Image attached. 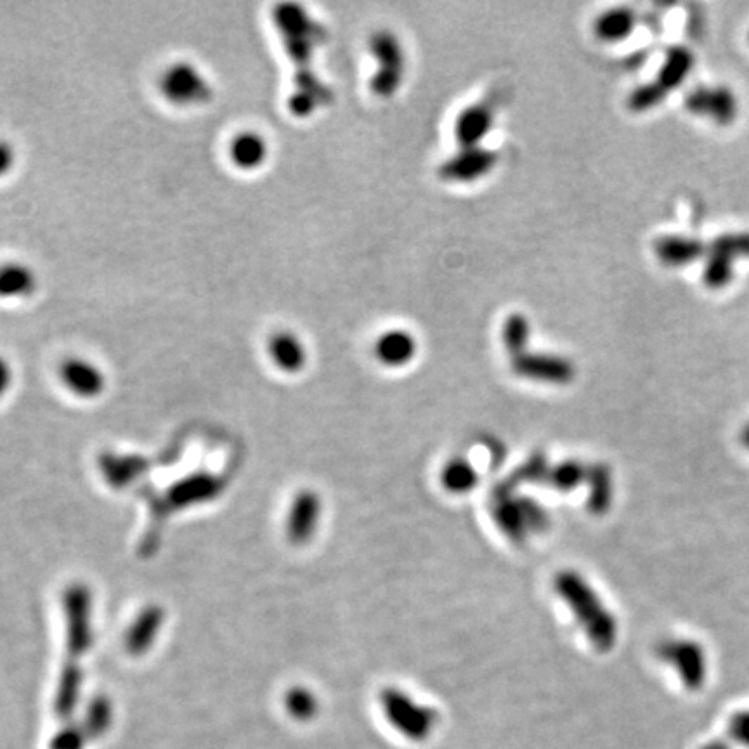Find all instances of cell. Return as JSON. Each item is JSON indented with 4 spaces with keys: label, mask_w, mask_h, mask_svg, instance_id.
Masks as SVG:
<instances>
[{
    "label": "cell",
    "mask_w": 749,
    "mask_h": 749,
    "mask_svg": "<svg viewBox=\"0 0 749 749\" xmlns=\"http://www.w3.org/2000/svg\"><path fill=\"white\" fill-rule=\"evenodd\" d=\"M500 162V155L495 150L484 146L460 148L453 157L439 167V176L446 183L472 184L489 176Z\"/></svg>",
    "instance_id": "30bf717a"
},
{
    "label": "cell",
    "mask_w": 749,
    "mask_h": 749,
    "mask_svg": "<svg viewBox=\"0 0 749 749\" xmlns=\"http://www.w3.org/2000/svg\"><path fill=\"white\" fill-rule=\"evenodd\" d=\"M510 366L517 377L538 384L567 385L576 377L573 361L552 352H522L510 358Z\"/></svg>",
    "instance_id": "ba28073f"
},
{
    "label": "cell",
    "mask_w": 749,
    "mask_h": 749,
    "mask_svg": "<svg viewBox=\"0 0 749 749\" xmlns=\"http://www.w3.org/2000/svg\"><path fill=\"white\" fill-rule=\"evenodd\" d=\"M704 257V285L711 290L727 287L736 274L734 264L741 259H749V231L717 236L706 248Z\"/></svg>",
    "instance_id": "8992f818"
},
{
    "label": "cell",
    "mask_w": 749,
    "mask_h": 749,
    "mask_svg": "<svg viewBox=\"0 0 749 749\" xmlns=\"http://www.w3.org/2000/svg\"><path fill=\"white\" fill-rule=\"evenodd\" d=\"M685 108L718 125H730L739 115V101L725 85H699L685 96Z\"/></svg>",
    "instance_id": "9c48e42d"
},
{
    "label": "cell",
    "mask_w": 749,
    "mask_h": 749,
    "mask_svg": "<svg viewBox=\"0 0 749 749\" xmlns=\"http://www.w3.org/2000/svg\"><path fill=\"white\" fill-rule=\"evenodd\" d=\"M39 274L27 262L0 264V299L27 300L39 290Z\"/></svg>",
    "instance_id": "ac0fdd59"
},
{
    "label": "cell",
    "mask_w": 749,
    "mask_h": 749,
    "mask_svg": "<svg viewBox=\"0 0 749 749\" xmlns=\"http://www.w3.org/2000/svg\"><path fill=\"white\" fill-rule=\"evenodd\" d=\"M18 163V153L13 143L0 139V179L9 176Z\"/></svg>",
    "instance_id": "f1b7e54d"
},
{
    "label": "cell",
    "mask_w": 749,
    "mask_h": 749,
    "mask_svg": "<svg viewBox=\"0 0 749 749\" xmlns=\"http://www.w3.org/2000/svg\"><path fill=\"white\" fill-rule=\"evenodd\" d=\"M82 744H84L82 734L75 732V730H66L54 739L51 749H82Z\"/></svg>",
    "instance_id": "f546056e"
},
{
    "label": "cell",
    "mask_w": 749,
    "mask_h": 749,
    "mask_svg": "<svg viewBox=\"0 0 749 749\" xmlns=\"http://www.w3.org/2000/svg\"><path fill=\"white\" fill-rule=\"evenodd\" d=\"M741 443L749 451V424L744 425V429L741 430Z\"/></svg>",
    "instance_id": "1f68e13d"
},
{
    "label": "cell",
    "mask_w": 749,
    "mask_h": 749,
    "mask_svg": "<svg viewBox=\"0 0 749 749\" xmlns=\"http://www.w3.org/2000/svg\"><path fill=\"white\" fill-rule=\"evenodd\" d=\"M323 103L325 101L320 96H316L314 92L299 89V91L294 92L290 96V99H288V108H290V113H294L297 117L307 118L311 117L316 108L323 105Z\"/></svg>",
    "instance_id": "484cf974"
},
{
    "label": "cell",
    "mask_w": 749,
    "mask_h": 749,
    "mask_svg": "<svg viewBox=\"0 0 749 749\" xmlns=\"http://www.w3.org/2000/svg\"><path fill=\"white\" fill-rule=\"evenodd\" d=\"M656 656L677 671L689 691H699L708 677V659L703 645L692 639H666L656 645Z\"/></svg>",
    "instance_id": "52a82bcc"
},
{
    "label": "cell",
    "mask_w": 749,
    "mask_h": 749,
    "mask_svg": "<svg viewBox=\"0 0 749 749\" xmlns=\"http://www.w3.org/2000/svg\"><path fill=\"white\" fill-rule=\"evenodd\" d=\"M382 704L391 722L413 736L424 734L434 722L432 710L415 703L410 696L398 689H385L382 692Z\"/></svg>",
    "instance_id": "8fae6325"
},
{
    "label": "cell",
    "mask_w": 749,
    "mask_h": 749,
    "mask_svg": "<svg viewBox=\"0 0 749 749\" xmlns=\"http://www.w3.org/2000/svg\"><path fill=\"white\" fill-rule=\"evenodd\" d=\"M588 467L590 465H585V463L581 462V460H576V458L564 460V462L550 467L545 484H548L555 491L571 493L574 489L580 488L583 482H587Z\"/></svg>",
    "instance_id": "cb8c5ba5"
},
{
    "label": "cell",
    "mask_w": 749,
    "mask_h": 749,
    "mask_svg": "<svg viewBox=\"0 0 749 749\" xmlns=\"http://www.w3.org/2000/svg\"><path fill=\"white\" fill-rule=\"evenodd\" d=\"M729 736L736 743L749 748V710L739 711L732 715L729 722Z\"/></svg>",
    "instance_id": "83f0119b"
},
{
    "label": "cell",
    "mask_w": 749,
    "mask_h": 749,
    "mask_svg": "<svg viewBox=\"0 0 749 749\" xmlns=\"http://www.w3.org/2000/svg\"><path fill=\"white\" fill-rule=\"evenodd\" d=\"M271 157L268 137L259 131H241L231 137L228 158L231 165L241 172L261 170Z\"/></svg>",
    "instance_id": "4fadbf2b"
},
{
    "label": "cell",
    "mask_w": 749,
    "mask_h": 749,
    "mask_svg": "<svg viewBox=\"0 0 749 749\" xmlns=\"http://www.w3.org/2000/svg\"><path fill=\"white\" fill-rule=\"evenodd\" d=\"M268 352L281 372L299 373L307 365V347L297 333L288 330L274 333L268 342Z\"/></svg>",
    "instance_id": "d6986e66"
},
{
    "label": "cell",
    "mask_w": 749,
    "mask_h": 749,
    "mask_svg": "<svg viewBox=\"0 0 749 749\" xmlns=\"http://www.w3.org/2000/svg\"><path fill=\"white\" fill-rule=\"evenodd\" d=\"M287 708L294 717L309 718L316 711V699L306 689H294L288 692Z\"/></svg>",
    "instance_id": "4316f807"
},
{
    "label": "cell",
    "mask_w": 749,
    "mask_h": 749,
    "mask_svg": "<svg viewBox=\"0 0 749 749\" xmlns=\"http://www.w3.org/2000/svg\"><path fill=\"white\" fill-rule=\"evenodd\" d=\"M548 470H550V463L543 453H535V455L529 456L528 460L519 465L510 476L496 484L495 489H493V498L517 495V489L521 488L522 484L545 482Z\"/></svg>",
    "instance_id": "7402d4cb"
},
{
    "label": "cell",
    "mask_w": 749,
    "mask_h": 749,
    "mask_svg": "<svg viewBox=\"0 0 749 749\" xmlns=\"http://www.w3.org/2000/svg\"><path fill=\"white\" fill-rule=\"evenodd\" d=\"M554 588L578 619L593 647L600 652L611 651L618 642V619L607 609L587 578L567 569L555 576Z\"/></svg>",
    "instance_id": "6da1fadb"
},
{
    "label": "cell",
    "mask_w": 749,
    "mask_h": 749,
    "mask_svg": "<svg viewBox=\"0 0 749 749\" xmlns=\"http://www.w3.org/2000/svg\"><path fill=\"white\" fill-rule=\"evenodd\" d=\"M587 507L593 515H606L614 502V474L607 463H593L588 467Z\"/></svg>",
    "instance_id": "44dd1931"
},
{
    "label": "cell",
    "mask_w": 749,
    "mask_h": 749,
    "mask_svg": "<svg viewBox=\"0 0 749 749\" xmlns=\"http://www.w3.org/2000/svg\"><path fill=\"white\" fill-rule=\"evenodd\" d=\"M11 382H13V370H11V365L7 363L6 358L0 356V398L6 394Z\"/></svg>",
    "instance_id": "4dcf8cb0"
},
{
    "label": "cell",
    "mask_w": 749,
    "mask_h": 749,
    "mask_svg": "<svg viewBox=\"0 0 749 749\" xmlns=\"http://www.w3.org/2000/svg\"><path fill=\"white\" fill-rule=\"evenodd\" d=\"M703 749H729V746L725 743H720V741H715V743H710L708 746H704Z\"/></svg>",
    "instance_id": "d6a6232c"
},
{
    "label": "cell",
    "mask_w": 749,
    "mask_h": 749,
    "mask_svg": "<svg viewBox=\"0 0 749 749\" xmlns=\"http://www.w3.org/2000/svg\"><path fill=\"white\" fill-rule=\"evenodd\" d=\"M163 99L177 108H196L209 103L214 85L209 75L191 61H176L167 66L158 80Z\"/></svg>",
    "instance_id": "277c9868"
},
{
    "label": "cell",
    "mask_w": 749,
    "mask_h": 749,
    "mask_svg": "<svg viewBox=\"0 0 749 749\" xmlns=\"http://www.w3.org/2000/svg\"><path fill=\"white\" fill-rule=\"evenodd\" d=\"M321 517L320 496L313 491H302L295 498L288 515V538L294 543H307L316 533V526Z\"/></svg>",
    "instance_id": "e0dca14e"
},
{
    "label": "cell",
    "mask_w": 749,
    "mask_h": 749,
    "mask_svg": "<svg viewBox=\"0 0 749 749\" xmlns=\"http://www.w3.org/2000/svg\"><path fill=\"white\" fill-rule=\"evenodd\" d=\"M495 108L481 101L474 105L465 106L455 118L453 136L460 148H476L482 146L484 139L491 134L495 127Z\"/></svg>",
    "instance_id": "7c38bea8"
},
{
    "label": "cell",
    "mask_w": 749,
    "mask_h": 749,
    "mask_svg": "<svg viewBox=\"0 0 749 749\" xmlns=\"http://www.w3.org/2000/svg\"><path fill=\"white\" fill-rule=\"evenodd\" d=\"M61 378L68 391L82 398H94L105 389V373L89 359H66L65 365L61 366Z\"/></svg>",
    "instance_id": "9a60e30c"
},
{
    "label": "cell",
    "mask_w": 749,
    "mask_h": 749,
    "mask_svg": "<svg viewBox=\"0 0 749 749\" xmlns=\"http://www.w3.org/2000/svg\"><path fill=\"white\" fill-rule=\"evenodd\" d=\"M694 65H696V56L687 47L675 46L668 49L665 63L659 68L658 77L630 94L628 98L630 110L644 113L661 105L671 92L684 84V80L689 77Z\"/></svg>",
    "instance_id": "3957f363"
},
{
    "label": "cell",
    "mask_w": 749,
    "mask_h": 749,
    "mask_svg": "<svg viewBox=\"0 0 749 749\" xmlns=\"http://www.w3.org/2000/svg\"><path fill=\"white\" fill-rule=\"evenodd\" d=\"M502 342L510 358L529 351L531 344V321L522 313H512L502 326Z\"/></svg>",
    "instance_id": "d4e9b609"
},
{
    "label": "cell",
    "mask_w": 749,
    "mask_h": 749,
    "mask_svg": "<svg viewBox=\"0 0 749 749\" xmlns=\"http://www.w3.org/2000/svg\"><path fill=\"white\" fill-rule=\"evenodd\" d=\"M637 27V14L630 7H613L593 20V35L604 44H618L628 39Z\"/></svg>",
    "instance_id": "ffe728a7"
},
{
    "label": "cell",
    "mask_w": 749,
    "mask_h": 749,
    "mask_svg": "<svg viewBox=\"0 0 749 749\" xmlns=\"http://www.w3.org/2000/svg\"><path fill=\"white\" fill-rule=\"evenodd\" d=\"M370 53L377 61V72L370 79V89L377 98L389 99L401 89L406 73V53L396 33L378 30L370 37Z\"/></svg>",
    "instance_id": "5b68a950"
},
{
    "label": "cell",
    "mask_w": 749,
    "mask_h": 749,
    "mask_svg": "<svg viewBox=\"0 0 749 749\" xmlns=\"http://www.w3.org/2000/svg\"><path fill=\"white\" fill-rule=\"evenodd\" d=\"M441 484L453 495H467L479 484V472L465 456H455L441 470Z\"/></svg>",
    "instance_id": "603a6c76"
},
{
    "label": "cell",
    "mask_w": 749,
    "mask_h": 749,
    "mask_svg": "<svg viewBox=\"0 0 749 749\" xmlns=\"http://www.w3.org/2000/svg\"><path fill=\"white\" fill-rule=\"evenodd\" d=\"M373 352L380 365L387 368H403L417 358L418 340L410 330L391 328L375 340Z\"/></svg>",
    "instance_id": "5bb4252c"
},
{
    "label": "cell",
    "mask_w": 749,
    "mask_h": 749,
    "mask_svg": "<svg viewBox=\"0 0 749 749\" xmlns=\"http://www.w3.org/2000/svg\"><path fill=\"white\" fill-rule=\"evenodd\" d=\"M706 248L703 241L691 236L685 235H668L661 236L654 243V254L658 257L659 262L668 268H687L692 262L699 261L706 255Z\"/></svg>",
    "instance_id": "2e32d148"
},
{
    "label": "cell",
    "mask_w": 749,
    "mask_h": 749,
    "mask_svg": "<svg viewBox=\"0 0 749 749\" xmlns=\"http://www.w3.org/2000/svg\"><path fill=\"white\" fill-rule=\"evenodd\" d=\"M491 515L496 528L517 545L524 543L529 536L545 533L552 524L548 510L529 496L493 498Z\"/></svg>",
    "instance_id": "7a4b0ae2"
}]
</instances>
